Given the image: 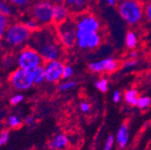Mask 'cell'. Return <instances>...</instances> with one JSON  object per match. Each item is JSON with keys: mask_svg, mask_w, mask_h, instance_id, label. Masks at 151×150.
Here are the masks:
<instances>
[{"mask_svg": "<svg viewBox=\"0 0 151 150\" xmlns=\"http://www.w3.org/2000/svg\"><path fill=\"white\" fill-rule=\"evenodd\" d=\"M28 44L39 52L46 62L61 60L64 56L65 50L58 40L54 24L42 26L32 32Z\"/></svg>", "mask_w": 151, "mask_h": 150, "instance_id": "6da1fadb", "label": "cell"}, {"mask_svg": "<svg viewBox=\"0 0 151 150\" xmlns=\"http://www.w3.org/2000/svg\"><path fill=\"white\" fill-rule=\"evenodd\" d=\"M32 32L22 22H14L9 24L2 40L10 49H22L29 42Z\"/></svg>", "mask_w": 151, "mask_h": 150, "instance_id": "7a4b0ae2", "label": "cell"}, {"mask_svg": "<svg viewBox=\"0 0 151 150\" xmlns=\"http://www.w3.org/2000/svg\"><path fill=\"white\" fill-rule=\"evenodd\" d=\"M122 19L129 26L138 25L144 17V4L140 0H125L117 6Z\"/></svg>", "mask_w": 151, "mask_h": 150, "instance_id": "3957f363", "label": "cell"}, {"mask_svg": "<svg viewBox=\"0 0 151 150\" xmlns=\"http://www.w3.org/2000/svg\"><path fill=\"white\" fill-rule=\"evenodd\" d=\"M15 61L18 67L29 71L42 66L44 62L40 53L29 45L20 49L15 55Z\"/></svg>", "mask_w": 151, "mask_h": 150, "instance_id": "277c9868", "label": "cell"}, {"mask_svg": "<svg viewBox=\"0 0 151 150\" xmlns=\"http://www.w3.org/2000/svg\"><path fill=\"white\" fill-rule=\"evenodd\" d=\"M57 36L64 50H71L77 46V26L74 18L56 26Z\"/></svg>", "mask_w": 151, "mask_h": 150, "instance_id": "5b68a950", "label": "cell"}, {"mask_svg": "<svg viewBox=\"0 0 151 150\" xmlns=\"http://www.w3.org/2000/svg\"><path fill=\"white\" fill-rule=\"evenodd\" d=\"M54 4L50 0H40L36 2L31 9V16L33 17L41 27L53 24Z\"/></svg>", "mask_w": 151, "mask_h": 150, "instance_id": "8992f818", "label": "cell"}, {"mask_svg": "<svg viewBox=\"0 0 151 150\" xmlns=\"http://www.w3.org/2000/svg\"><path fill=\"white\" fill-rule=\"evenodd\" d=\"M11 85L18 91H26L34 85L32 71L25 70L20 67L14 69L9 77Z\"/></svg>", "mask_w": 151, "mask_h": 150, "instance_id": "52a82bcc", "label": "cell"}, {"mask_svg": "<svg viewBox=\"0 0 151 150\" xmlns=\"http://www.w3.org/2000/svg\"><path fill=\"white\" fill-rule=\"evenodd\" d=\"M77 30L83 32H100L101 23L98 18L92 13L86 11L77 14L74 17Z\"/></svg>", "mask_w": 151, "mask_h": 150, "instance_id": "ba28073f", "label": "cell"}, {"mask_svg": "<svg viewBox=\"0 0 151 150\" xmlns=\"http://www.w3.org/2000/svg\"><path fill=\"white\" fill-rule=\"evenodd\" d=\"M102 43L100 32H83L77 30V46L81 50H94Z\"/></svg>", "mask_w": 151, "mask_h": 150, "instance_id": "9c48e42d", "label": "cell"}, {"mask_svg": "<svg viewBox=\"0 0 151 150\" xmlns=\"http://www.w3.org/2000/svg\"><path fill=\"white\" fill-rule=\"evenodd\" d=\"M64 67L65 63L61 60L47 61L44 65L46 82L54 84L60 81L63 78Z\"/></svg>", "mask_w": 151, "mask_h": 150, "instance_id": "30bf717a", "label": "cell"}, {"mask_svg": "<svg viewBox=\"0 0 151 150\" xmlns=\"http://www.w3.org/2000/svg\"><path fill=\"white\" fill-rule=\"evenodd\" d=\"M120 67L119 61L112 57H108L101 60L92 61L88 64V69L96 74H101L104 72L111 74L118 70Z\"/></svg>", "mask_w": 151, "mask_h": 150, "instance_id": "8fae6325", "label": "cell"}, {"mask_svg": "<svg viewBox=\"0 0 151 150\" xmlns=\"http://www.w3.org/2000/svg\"><path fill=\"white\" fill-rule=\"evenodd\" d=\"M70 10L68 7L63 4H54L53 10V24L55 26L59 25L70 18Z\"/></svg>", "mask_w": 151, "mask_h": 150, "instance_id": "7c38bea8", "label": "cell"}, {"mask_svg": "<svg viewBox=\"0 0 151 150\" xmlns=\"http://www.w3.org/2000/svg\"><path fill=\"white\" fill-rule=\"evenodd\" d=\"M129 139V126H128V124L124 123L119 128L117 133H116V136H115V140H116V144H117L118 147L121 149L124 148L128 145Z\"/></svg>", "mask_w": 151, "mask_h": 150, "instance_id": "4fadbf2b", "label": "cell"}, {"mask_svg": "<svg viewBox=\"0 0 151 150\" xmlns=\"http://www.w3.org/2000/svg\"><path fill=\"white\" fill-rule=\"evenodd\" d=\"M68 145V138L65 134L56 135L50 142L49 148L51 150H63Z\"/></svg>", "mask_w": 151, "mask_h": 150, "instance_id": "5bb4252c", "label": "cell"}, {"mask_svg": "<svg viewBox=\"0 0 151 150\" xmlns=\"http://www.w3.org/2000/svg\"><path fill=\"white\" fill-rule=\"evenodd\" d=\"M65 5L68 7L71 13L77 14L86 11V0H66Z\"/></svg>", "mask_w": 151, "mask_h": 150, "instance_id": "9a60e30c", "label": "cell"}, {"mask_svg": "<svg viewBox=\"0 0 151 150\" xmlns=\"http://www.w3.org/2000/svg\"><path fill=\"white\" fill-rule=\"evenodd\" d=\"M32 75L33 78V83L34 85H42L46 81V77H45V69L44 66H40L32 70Z\"/></svg>", "mask_w": 151, "mask_h": 150, "instance_id": "2e32d148", "label": "cell"}, {"mask_svg": "<svg viewBox=\"0 0 151 150\" xmlns=\"http://www.w3.org/2000/svg\"><path fill=\"white\" fill-rule=\"evenodd\" d=\"M139 92L134 89L131 88L127 90L124 93V101L127 104L131 105V106H137L138 104V100H139Z\"/></svg>", "mask_w": 151, "mask_h": 150, "instance_id": "e0dca14e", "label": "cell"}, {"mask_svg": "<svg viewBox=\"0 0 151 150\" xmlns=\"http://www.w3.org/2000/svg\"><path fill=\"white\" fill-rule=\"evenodd\" d=\"M139 43L138 35L133 31H128L125 35V45L129 50H135Z\"/></svg>", "mask_w": 151, "mask_h": 150, "instance_id": "ac0fdd59", "label": "cell"}, {"mask_svg": "<svg viewBox=\"0 0 151 150\" xmlns=\"http://www.w3.org/2000/svg\"><path fill=\"white\" fill-rule=\"evenodd\" d=\"M10 24V17L0 14V41L3 39L4 34Z\"/></svg>", "mask_w": 151, "mask_h": 150, "instance_id": "d6986e66", "label": "cell"}, {"mask_svg": "<svg viewBox=\"0 0 151 150\" xmlns=\"http://www.w3.org/2000/svg\"><path fill=\"white\" fill-rule=\"evenodd\" d=\"M0 14L8 17L12 16L14 14L13 6L10 5L6 0H0Z\"/></svg>", "mask_w": 151, "mask_h": 150, "instance_id": "ffe728a7", "label": "cell"}, {"mask_svg": "<svg viewBox=\"0 0 151 150\" xmlns=\"http://www.w3.org/2000/svg\"><path fill=\"white\" fill-rule=\"evenodd\" d=\"M22 23H23L30 31H32V32H34V31L38 30V29H39V28L41 27L40 24L37 23V21L34 19L33 17H32L31 15L28 16V17L24 18L23 21H22Z\"/></svg>", "mask_w": 151, "mask_h": 150, "instance_id": "44dd1931", "label": "cell"}, {"mask_svg": "<svg viewBox=\"0 0 151 150\" xmlns=\"http://www.w3.org/2000/svg\"><path fill=\"white\" fill-rule=\"evenodd\" d=\"M94 86L96 88L102 92V93H106L108 91V86H109V81L105 78H102L98 79L97 81L94 82Z\"/></svg>", "mask_w": 151, "mask_h": 150, "instance_id": "7402d4cb", "label": "cell"}, {"mask_svg": "<svg viewBox=\"0 0 151 150\" xmlns=\"http://www.w3.org/2000/svg\"><path fill=\"white\" fill-rule=\"evenodd\" d=\"M77 85H78V83L75 80H67V81H64L63 83H61L59 85L58 89L60 92H67L71 89H74Z\"/></svg>", "mask_w": 151, "mask_h": 150, "instance_id": "603a6c76", "label": "cell"}, {"mask_svg": "<svg viewBox=\"0 0 151 150\" xmlns=\"http://www.w3.org/2000/svg\"><path fill=\"white\" fill-rule=\"evenodd\" d=\"M150 105H151V98L149 96L144 95V96H139V97L137 106L139 109L145 110V109H147Z\"/></svg>", "mask_w": 151, "mask_h": 150, "instance_id": "cb8c5ba5", "label": "cell"}, {"mask_svg": "<svg viewBox=\"0 0 151 150\" xmlns=\"http://www.w3.org/2000/svg\"><path fill=\"white\" fill-rule=\"evenodd\" d=\"M6 1L13 6L17 8H24L30 5L32 0H6Z\"/></svg>", "mask_w": 151, "mask_h": 150, "instance_id": "d4e9b609", "label": "cell"}, {"mask_svg": "<svg viewBox=\"0 0 151 150\" xmlns=\"http://www.w3.org/2000/svg\"><path fill=\"white\" fill-rule=\"evenodd\" d=\"M14 64H16V61H15V56H13V55H6L4 59H3V65L6 67H13Z\"/></svg>", "mask_w": 151, "mask_h": 150, "instance_id": "484cf974", "label": "cell"}, {"mask_svg": "<svg viewBox=\"0 0 151 150\" xmlns=\"http://www.w3.org/2000/svg\"><path fill=\"white\" fill-rule=\"evenodd\" d=\"M139 64V60L137 59H128L122 63V67L125 69H131L137 67Z\"/></svg>", "mask_w": 151, "mask_h": 150, "instance_id": "4316f807", "label": "cell"}, {"mask_svg": "<svg viewBox=\"0 0 151 150\" xmlns=\"http://www.w3.org/2000/svg\"><path fill=\"white\" fill-rule=\"evenodd\" d=\"M21 119L16 115H12L8 118V125L11 128H17L21 125Z\"/></svg>", "mask_w": 151, "mask_h": 150, "instance_id": "83f0119b", "label": "cell"}, {"mask_svg": "<svg viewBox=\"0 0 151 150\" xmlns=\"http://www.w3.org/2000/svg\"><path fill=\"white\" fill-rule=\"evenodd\" d=\"M144 16L151 24V0H148L144 6Z\"/></svg>", "mask_w": 151, "mask_h": 150, "instance_id": "f1b7e54d", "label": "cell"}, {"mask_svg": "<svg viewBox=\"0 0 151 150\" xmlns=\"http://www.w3.org/2000/svg\"><path fill=\"white\" fill-rule=\"evenodd\" d=\"M74 75V68L69 65H65L63 70V79H69Z\"/></svg>", "mask_w": 151, "mask_h": 150, "instance_id": "f546056e", "label": "cell"}, {"mask_svg": "<svg viewBox=\"0 0 151 150\" xmlns=\"http://www.w3.org/2000/svg\"><path fill=\"white\" fill-rule=\"evenodd\" d=\"M114 141H115V139L112 135L108 136V138L105 140L104 146V150H111L113 145H114Z\"/></svg>", "mask_w": 151, "mask_h": 150, "instance_id": "4dcf8cb0", "label": "cell"}, {"mask_svg": "<svg viewBox=\"0 0 151 150\" xmlns=\"http://www.w3.org/2000/svg\"><path fill=\"white\" fill-rule=\"evenodd\" d=\"M23 100H24V95H21V93H17V95H14L10 98V103L12 105H17L19 103H21Z\"/></svg>", "mask_w": 151, "mask_h": 150, "instance_id": "1f68e13d", "label": "cell"}, {"mask_svg": "<svg viewBox=\"0 0 151 150\" xmlns=\"http://www.w3.org/2000/svg\"><path fill=\"white\" fill-rule=\"evenodd\" d=\"M9 140V133L7 130H3L0 132V146H2L7 143Z\"/></svg>", "mask_w": 151, "mask_h": 150, "instance_id": "d6a6232c", "label": "cell"}, {"mask_svg": "<svg viewBox=\"0 0 151 150\" xmlns=\"http://www.w3.org/2000/svg\"><path fill=\"white\" fill-rule=\"evenodd\" d=\"M112 100H113V102H114L115 103H118L121 102V100H122V95H121L120 91L116 90V91L113 92V93H112Z\"/></svg>", "mask_w": 151, "mask_h": 150, "instance_id": "836d02e7", "label": "cell"}, {"mask_svg": "<svg viewBox=\"0 0 151 150\" xmlns=\"http://www.w3.org/2000/svg\"><path fill=\"white\" fill-rule=\"evenodd\" d=\"M80 111H82V112H85V113H86V112H88L89 111H90V108H91V106H90V104L88 103H86V102H82L81 103H80Z\"/></svg>", "mask_w": 151, "mask_h": 150, "instance_id": "e575fe53", "label": "cell"}, {"mask_svg": "<svg viewBox=\"0 0 151 150\" xmlns=\"http://www.w3.org/2000/svg\"><path fill=\"white\" fill-rule=\"evenodd\" d=\"M24 123L26 125H31L32 123H34V118L32 116H28L24 119Z\"/></svg>", "mask_w": 151, "mask_h": 150, "instance_id": "d590c367", "label": "cell"}, {"mask_svg": "<svg viewBox=\"0 0 151 150\" xmlns=\"http://www.w3.org/2000/svg\"><path fill=\"white\" fill-rule=\"evenodd\" d=\"M103 1L110 6H114L117 4V0H103Z\"/></svg>", "mask_w": 151, "mask_h": 150, "instance_id": "8d00e7d4", "label": "cell"}, {"mask_svg": "<svg viewBox=\"0 0 151 150\" xmlns=\"http://www.w3.org/2000/svg\"><path fill=\"white\" fill-rule=\"evenodd\" d=\"M138 58V52L134 50H132L129 54V59H136Z\"/></svg>", "mask_w": 151, "mask_h": 150, "instance_id": "74e56055", "label": "cell"}, {"mask_svg": "<svg viewBox=\"0 0 151 150\" xmlns=\"http://www.w3.org/2000/svg\"><path fill=\"white\" fill-rule=\"evenodd\" d=\"M50 2H52L53 4H63L65 3L66 0H50Z\"/></svg>", "mask_w": 151, "mask_h": 150, "instance_id": "f35d334b", "label": "cell"}, {"mask_svg": "<svg viewBox=\"0 0 151 150\" xmlns=\"http://www.w3.org/2000/svg\"><path fill=\"white\" fill-rule=\"evenodd\" d=\"M3 49V42L0 41V51H1V50Z\"/></svg>", "mask_w": 151, "mask_h": 150, "instance_id": "ab89813d", "label": "cell"}, {"mask_svg": "<svg viewBox=\"0 0 151 150\" xmlns=\"http://www.w3.org/2000/svg\"><path fill=\"white\" fill-rule=\"evenodd\" d=\"M122 1H125V0H117V2L120 3V2H122Z\"/></svg>", "mask_w": 151, "mask_h": 150, "instance_id": "60d3db41", "label": "cell"}, {"mask_svg": "<svg viewBox=\"0 0 151 150\" xmlns=\"http://www.w3.org/2000/svg\"><path fill=\"white\" fill-rule=\"evenodd\" d=\"M149 80L151 81V71H150V73H149Z\"/></svg>", "mask_w": 151, "mask_h": 150, "instance_id": "b9f144b4", "label": "cell"}]
</instances>
